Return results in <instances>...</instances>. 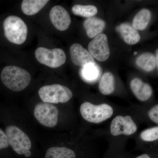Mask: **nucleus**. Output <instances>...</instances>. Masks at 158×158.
I'll return each mask as SVG.
<instances>
[{"label": "nucleus", "mask_w": 158, "mask_h": 158, "mask_svg": "<svg viewBox=\"0 0 158 158\" xmlns=\"http://www.w3.org/2000/svg\"><path fill=\"white\" fill-rule=\"evenodd\" d=\"M1 78L3 84L14 91H21L25 89L31 80L28 72L14 65H9L3 69Z\"/></svg>", "instance_id": "1"}, {"label": "nucleus", "mask_w": 158, "mask_h": 158, "mask_svg": "<svg viewBox=\"0 0 158 158\" xmlns=\"http://www.w3.org/2000/svg\"><path fill=\"white\" fill-rule=\"evenodd\" d=\"M6 39L15 44H22L27 39L28 29L23 19L15 15H10L3 23Z\"/></svg>", "instance_id": "2"}, {"label": "nucleus", "mask_w": 158, "mask_h": 158, "mask_svg": "<svg viewBox=\"0 0 158 158\" xmlns=\"http://www.w3.org/2000/svg\"><path fill=\"white\" fill-rule=\"evenodd\" d=\"M80 112L86 121L99 123L110 118L113 115V110L111 106L107 104L94 105L86 102L81 105Z\"/></svg>", "instance_id": "3"}, {"label": "nucleus", "mask_w": 158, "mask_h": 158, "mask_svg": "<svg viewBox=\"0 0 158 158\" xmlns=\"http://www.w3.org/2000/svg\"><path fill=\"white\" fill-rule=\"evenodd\" d=\"M38 94L43 102L51 104L67 102L73 95L69 88L58 84L41 87Z\"/></svg>", "instance_id": "4"}, {"label": "nucleus", "mask_w": 158, "mask_h": 158, "mask_svg": "<svg viewBox=\"0 0 158 158\" xmlns=\"http://www.w3.org/2000/svg\"><path fill=\"white\" fill-rule=\"evenodd\" d=\"M6 134L9 145L15 152L23 155L30 151L32 146L31 139L19 128L9 126L6 128Z\"/></svg>", "instance_id": "5"}, {"label": "nucleus", "mask_w": 158, "mask_h": 158, "mask_svg": "<svg viewBox=\"0 0 158 158\" xmlns=\"http://www.w3.org/2000/svg\"><path fill=\"white\" fill-rule=\"evenodd\" d=\"M35 56L40 63L52 68L60 67L66 61L65 52L60 48L39 47L35 51Z\"/></svg>", "instance_id": "6"}, {"label": "nucleus", "mask_w": 158, "mask_h": 158, "mask_svg": "<svg viewBox=\"0 0 158 158\" xmlns=\"http://www.w3.org/2000/svg\"><path fill=\"white\" fill-rule=\"evenodd\" d=\"M34 115L40 123L46 127L52 128L58 123L59 111L52 104L40 102L34 108Z\"/></svg>", "instance_id": "7"}, {"label": "nucleus", "mask_w": 158, "mask_h": 158, "mask_svg": "<svg viewBox=\"0 0 158 158\" xmlns=\"http://www.w3.org/2000/svg\"><path fill=\"white\" fill-rule=\"evenodd\" d=\"M88 52L97 61L104 62L110 56V49L108 45V38L104 34H100L89 43Z\"/></svg>", "instance_id": "8"}, {"label": "nucleus", "mask_w": 158, "mask_h": 158, "mask_svg": "<svg viewBox=\"0 0 158 158\" xmlns=\"http://www.w3.org/2000/svg\"><path fill=\"white\" fill-rule=\"evenodd\" d=\"M137 125L129 116H118L111 123L110 132L113 136L124 135H130L136 132Z\"/></svg>", "instance_id": "9"}, {"label": "nucleus", "mask_w": 158, "mask_h": 158, "mask_svg": "<svg viewBox=\"0 0 158 158\" xmlns=\"http://www.w3.org/2000/svg\"><path fill=\"white\" fill-rule=\"evenodd\" d=\"M49 17L53 25L59 31H66L70 25V15L62 6H56L53 7L50 11Z\"/></svg>", "instance_id": "10"}, {"label": "nucleus", "mask_w": 158, "mask_h": 158, "mask_svg": "<svg viewBox=\"0 0 158 158\" xmlns=\"http://www.w3.org/2000/svg\"><path fill=\"white\" fill-rule=\"evenodd\" d=\"M70 54L73 63L77 66L83 67L89 63H95L89 52L79 44H74L71 45Z\"/></svg>", "instance_id": "11"}, {"label": "nucleus", "mask_w": 158, "mask_h": 158, "mask_svg": "<svg viewBox=\"0 0 158 158\" xmlns=\"http://www.w3.org/2000/svg\"><path fill=\"white\" fill-rule=\"evenodd\" d=\"M130 86L135 96L141 101H146L152 95V89L150 85L144 83L141 79L135 78L133 79Z\"/></svg>", "instance_id": "12"}, {"label": "nucleus", "mask_w": 158, "mask_h": 158, "mask_svg": "<svg viewBox=\"0 0 158 158\" xmlns=\"http://www.w3.org/2000/svg\"><path fill=\"white\" fill-rule=\"evenodd\" d=\"M83 25L88 37L94 38L100 34L105 28L106 23L102 19L92 17L85 20Z\"/></svg>", "instance_id": "13"}, {"label": "nucleus", "mask_w": 158, "mask_h": 158, "mask_svg": "<svg viewBox=\"0 0 158 158\" xmlns=\"http://www.w3.org/2000/svg\"><path fill=\"white\" fill-rule=\"evenodd\" d=\"M116 30L119 33L125 42L129 45L136 44L141 38L138 31L129 24H121L116 27Z\"/></svg>", "instance_id": "14"}, {"label": "nucleus", "mask_w": 158, "mask_h": 158, "mask_svg": "<svg viewBox=\"0 0 158 158\" xmlns=\"http://www.w3.org/2000/svg\"><path fill=\"white\" fill-rule=\"evenodd\" d=\"M102 73L101 68L96 62L89 63L80 69L82 78L89 83L96 82L100 78Z\"/></svg>", "instance_id": "15"}, {"label": "nucleus", "mask_w": 158, "mask_h": 158, "mask_svg": "<svg viewBox=\"0 0 158 158\" xmlns=\"http://www.w3.org/2000/svg\"><path fill=\"white\" fill-rule=\"evenodd\" d=\"M48 0H23L21 4V9L26 15L37 14L48 3Z\"/></svg>", "instance_id": "16"}, {"label": "nucleus", "mask_w": 158, "mask_h": 158, "mask_svg": "<svg viewBox=\"0 0 158 158\" xmlns=\"http://www.w3.org/2000/svg\"><path fill=\"white\" fill-rule=\"evenodd\" d=\"M136 64L139 68L146 72L153 70L156 67V58L154 54L145 52L138 56Z\"/></svg>", "instance_id": "17"}, {"label": "nucleus", "mask_w": 158, "mask_h": 158, "mask_svg": "<svg viewBox=\"0 0 158 158\" xmlns=\"http://www.w3.org/2000/svg\"><path fill=\"white\" fill-rule=\"evenodd\" d=\"M151 17V12L148 9H141L137 13L133 19V27L138 31L145 30L148 26Z\"/></svg>", "instance_id": "18"}, {"label": "nucleus", "mask_w": 158, "mask_h": 158, "mask_svg": "<svg viewBox=\"0 0 158 158\" xmlns=\"http://www.w3.org/2000/svg\"><path fill=\"white\" fill-rule=\"evenodd\" d=\"M115 84V78L113 74L110 72H106L101 78L99 89L102 94L109 95L114 92Z\"/></svg>", "instance_id": "19"}, {"label": "nucleus", "mask_w": 158, "mask_h": 158, "mask_svg": "<svg viewBox=\"0 0 158 158\" xmlns=\"http://www.w3.org/2000/svg\"><path fill=\"white\" fill-rule=\"evenodd\" d=\"M45 158H76L75 153L65 147H51L46 153Z\"/></svg>", "instance_id": "20"}, {"label": "nucleus", "mask_w": 158, "mask_h": 158, "mask_svg": "<svg viewBox=\"0 0 158 158\" xmlns=\"http://www.w3.org/2000/svg\"><path fill=\"white\" fill-rule=\"evenodd\" d=\"M72 11L75 15L88 18L95 15L97 13L98 9L93 5H75L73 6Z\"/></svg>", "instance_id": "21"}, {"label": "nucleus", "mask_w": 158, "mask_h": 158, "mask_svg": "<svg viewBox=\"0 0 158 158\" xmlns=\"http://www.w3.org/2000/svg\"><path fill=\"white\" fill-rule=\"evenodd\" d=\"M142 140L153 141L158 139V127L147 129L142 131L140 135Z\"/></svg>", "instance_id": "22"}, {"label": "nucleus", "mask_w": 158, "mask_h": 158, "mask_svg": "<svg viewBox=\"0 0 158 158\" xmlns=\"http://www.w3.org/2000/svg\"><path fill=\"white\" fill-rule=\"evenodd\" d=\"M148 116L153 122L158 124V104L154 106L149 110Z\"/></svg>", "instance_id": "23"}, {"label": "nucleus", "mask_w": 158, "mask_h": 158, "mask_svg": "<svg viewBox=\"0 0 158 158\" xmlns=\"http://www.w3.org/2000/svg\"><path fill=\"white\" fill-rule=\"evenodd\" d=\"M8 138L6 133L0 128V150L9 147Z\"/></svg>", "instance_id": "24"}, {"label": "nucleus", "mask_w": 158, "mask_h": 158, "mask_svg": "<svg viewBox=\"0 0 158 158\" xmlns=\"http://www.w3.org/2000/svg\"><path fill=\"white\" fill-rule=\"evenodd\" d=\"M136 158H151V157L147 154H143L138 156Z\"/></svg>", "instance_id": "25"}, {"label": "nucleus", "mask_w": 158, "mask_h": 158, "mask_svg": "<svg viewBox=\"0 0 158 158\" xmlns=\"http://www.w3.org/2000/svg\"><path fill=\"white\" fill-rule=\"evenodd\" d=\"M156 66L157 68L158 71V48L156 51Z\"/></svg>", "instance_id": "26"}, {"label": "nucleus", "mask_w": 158, "mask_h": 158, "mask_svg": "<svg viewBox=\"0 0 158 158\" xmlns=\"http://www.w3.org/2000/svg\"><path fill=\"white\" fill-rule=\"evenodd\" d=\"M24 155L26 157H30L31 155V151H27V152H26L24 154Z\"/></svg>", "instance_id": "27"}, {"label": "nucleus", "mask_w": 158, "mask_h": 158, "mask_svg": "<svg viewBox=\"0 0 158 158\" xmlns=\"http://www.w3.org/2000/svg\"><path fill=\"white\" fill-rule=\"evenodd\" d=\"M137 54H138V52H134V55H137Z\"/></svg>", "instance_id": "28"}]
</instances>
